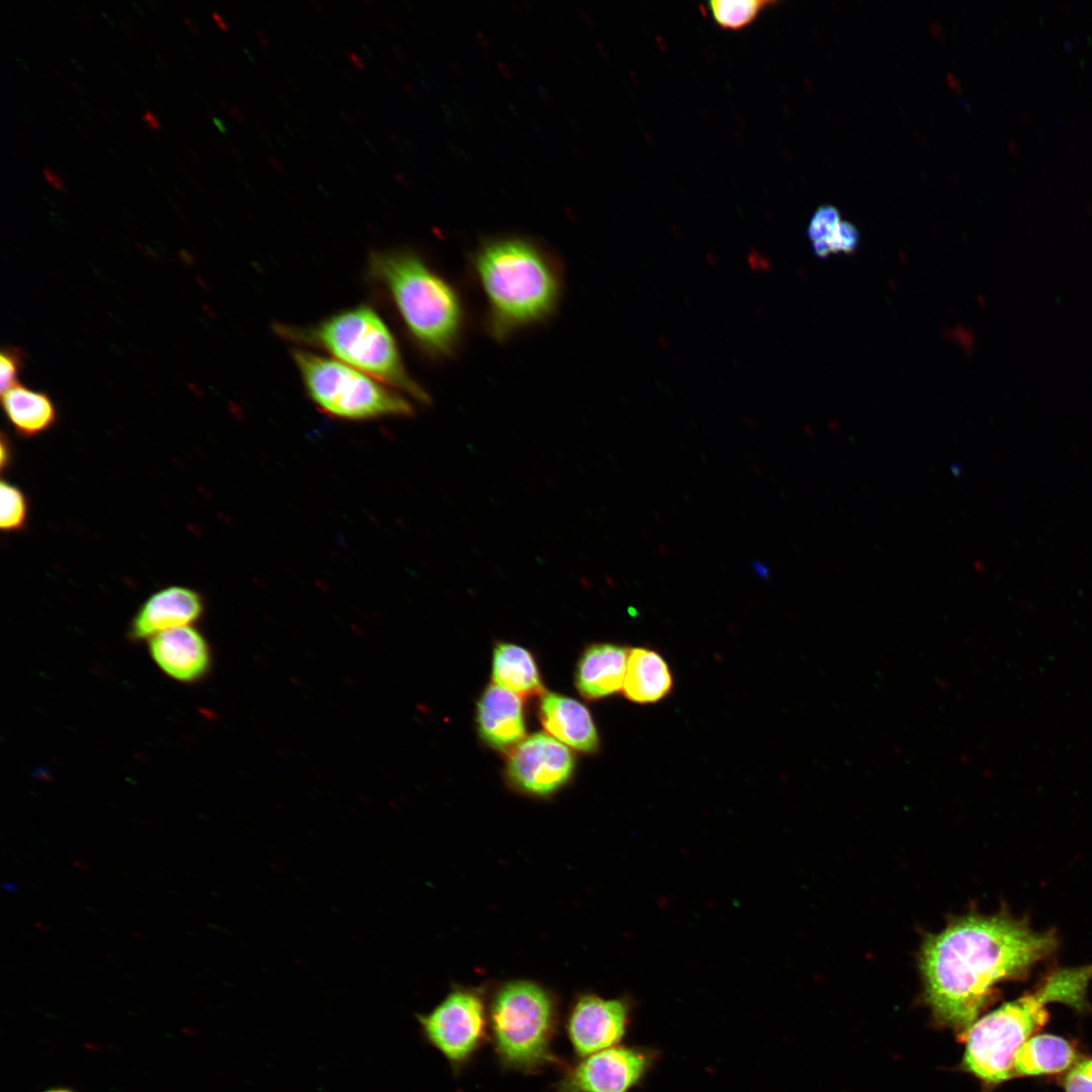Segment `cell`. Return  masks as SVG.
I'll return each instance as SVG.
<instances>
[{"label": "cell", "mask_w": 1092, "mask_h": 1092, "mask_svg": "<svg viewBox=\"0 0 1092 1092\" xmlns=\"http://www.w3.org/2000/svg\"><path fill=\"white\" fill-rule=\"evenodd\" d=\"M1057 945L1054 931L1008 915H972L950 924L926 940L921 956L933 1014L964 1038L993 986L1026 975Z\"/></svg>", "instance_id": "obj_1"}, {"label": "cell", "mask_w": 1092, "mask_h": 1092, "mask_svg": "<svg viewBox=\"0 0 1092 1092\" xmlns=\"http://www.w3.org/2000/svg\"><path fill=\"white\" fill-rule=\"evenodd\" d=\"M468 269L483 301V326L497 342L550 320L559 306L564 272L558 257L525 235H498L469 253Z\"/></svg>", "instance_id": "obj_2"}, {"label": "cell", "mask_w": 1092, "mask_h": 1092, "mask_svg": "<svg viewBox=\"0 0 1092 1092\" xmlns=\"http://www.w3.org/2000/svg\"><path fill=\"white\" fill-rule=\"evenodd\" d=\"M369 270L386 289L415 345L435 360L452 357L467 317L456 286L411 250L373 252Z\"/></svg>", "instance_id": "obj_3"}, {"label": "cell", "mask_w": 1092, "mask_h": 1092, "mask_svg": "<svg viewBox=\"0 0 1092 1092\" xmlns=\"http://www.w3.org/2000/svg\"><path fill=\"white\" fill-rule=\"evenodd\" d=\"M1091 979L1092 965L1055 971L1033 992L975 1021L963 1038L965 1070L988 1084H999L1013 1077L1016 1053L1049 1020L1045 1005L1063 1002L1085 1008Z\"/></svg>", "instance_id": "obj_4"}, {"label": "cell", "mask_w": 1092, "mask_h": 1092, "mask_svg": "<svg viewBox=\"0 0 1092 1092\" xmlns=\"http://www.w3.org/2000/svg\"><path fill=\"white\" fill-rule=\"evenodd\" d=\"M489 1040L500 1067L537 1074L563 1061L553 1050L559 1013L555 997L527 980L503 984L488 1008Z\"/></svg>", "instance_id": "obj_5"}, {"label": "cell", "mask_w": 1092, "mask_h": 1092, "mask_svg": "<svg viewBox=\"0 0 1092 1092\" xmlns=\"http://www.w3.org/2000/svg\"><path fill=\"white\" fill-rule=\"evenodd\" d=\"M279 332L321 347L339 361L402 394L429 402L426 390L406 370L389 329L369 306L346 309L305 330L281 327Z\"/></svg>", "instance_id": "obj_6"}, {"label": "cell", "mask_w": 1092, "mask_h": 1092, "mask_svg": "<svg viewBox=\"0 0 1092 1092\" xmlns=\"http://www.w3.org/2000/svg\"><path fill=\"white\" fill-rule=\"evenodd\" d=\"M292 356L308 395L325 413L348 420L414 413L401 392L339 360L303 350Z\"/></svg>", "instance_id": "obj_7"}, {"label": "cell", "mask_w": 1092, "mask_h": 1092, "mask_svg": "<svg viewBox=\"0 0 1092 1092\" xmlns=\"http://www.w3.org/2000/svg\"><path fill=\"white\" fill-rule=\"evenodd\" d=\"M417 1020L427 1042L437 1050L455 1073L461 1072L489 1041V1020L477 989L453 988L429 1013Z\"/></svg>", "instance_id": "obj_8"}, {"label": "cell", "mask_w": 1092, "mask_h": 1092, "mask_svg": "<svg viewBox=\"0 0 1092 1092\" xmlns=\"http://www.w3.org/2000/svg\"><path fill=\"white\" fill-rule=\"evenodd\" d=\"M658 1052L618 1044L596 1052L564 1068L554 1092H631L649 1074Z\"/></svg>", "instance_id": "obj_9"}, {"label": "cell", "mask_w": 1092, "mask_h": 1092, "mask_svg": "<svg viewBox=\"0 0 1092 1092\" xmlns=\"http://www.w3.org/2000/svg\"><path fill=\"white\" fill-rule=\"evenodd\" d=\"M633 1002L629 997L577 996L569 1008L565 1031L578 1058L621 1043L631 1024Z\"/></svg>", "instance_id": "obj_10"}, {"label": "cell", "mask_w": 1092, "mask_h": 1092, "mask_svg": "<svg viewBox=\"0 0 1092 1092\" xmlns=\"http://www.w3.org/2000/svg\"><path fill=\"white\" fill-rule=\"evenodd\" d=\"M565 745L544 733L522 741L509 757L507 772L514 785L533 795H549L564 785L573 770Z\"/></svg>", "instance_id": "obj_11"}, {"label": "cell", "mask_w": 1092, "mask_h": 1092, "mask_svg": "<svg viewBox=\"0 0 1092 1092\" xmlns=\"http://www.w3.org/2000/svg\"><path fill=\"white\" fill-rule=\"evenodd\" d=\"M149 651L160 669L177 681L195 682L210 669L209 644L192 626L177 627L155 635L149 640Z\"/></svg>", "instance_id": "obj_12"}, {"label": "cell", "mask_w": 1092, "mask_h": 1092, "mask_svg": "<svg viewBox=\"0 0 1092 1092\" xmlns=\"http://www.w3.org/2000/svg\"><path fill=\"white\" fill-rule=\"evenodd\" d=\"M203 613L201 596L184 586H169L152 595L138 610L129 625L130 641L150 640L169 629L190 626Z\"/></svg>", "instance_id": "obj_13"}, {"label": "cell", "mask_w": 1092, "mask_h": 1092, "mask_svg": "<svg viewBox=\"0 0 1092 1092\" xmlns=\"http://www.w3.org/2000/svg\"><path fill=\"white\" fill-rule=\"evenodd\" d=\"M477 724L481 737L492 747L521 742L525 720L520 696L496 685L488 687L477 704Z\"/></svg>", "instance_id": "obj_14"}, {"label": "cell", "mask_w": 1092, "mask_h": 1092, "mask_svg": "<svg viewBox=\"0 0 1092 1092\" xmlns=\"http://www.w3.org/2000/svg\"><path fill=\"white\" fill-rule=\"evenodd\" d=\"M539 714L545 730L561 743L583 752L598 749L597 728L579 702L550 693L542 697Z\"/></svg>", "instance_id": "obj_15"}, {"label": "cell", "mask_w": 1092, "mask_h": 1092, "mask_svg": "<svg viewBox=\"0 0 1092 1092\" xmlns=\"http://www.w3.org/2000/svg\"><path fill=\"white\" fill-rule=\"evenodd\" d=\"M629 650L625 647L598 643L585 649L580 657L575 685L586 699L610 696L623 688Z\"/></svg>", "instance_id": "obj_16"}, {"label": "cell", "mask_w": 1092, "mask_h": 1092, "mask_svg": "<svg viewBox=\"0 0 1092 1092\" xmlns=\"http://www.w3.org/2000/svg\"><path fill=\"white\" fill-rule=\"evenodd\" d=\"M672 688V676L666 661L656 651L636 647L629 650L623 684L625 697L637 704L662 700Z\"/></svg>", "instance_id": "obj_17"}, {"label": "cell", "mask_w": 1092, "mask_h": 1092, "mask_svg": "<svg viewBox=\"0 0 1092 1092\" xmlns=\"http://www.w3.org/2000/svg\"><path fill=\"white\" fill-rule=\"evenodd\" d=\"M1 394L3 412L19 435L33 437L56 424L58 411L47 393L16 383Z\"/></svg>", "instance_id": "obj_18"}, {"label": "cell", "mask_w": 1092, "mask_h": 1092, "mask_svg": "<svg viewBox=\"0 0 1092 1092\" xmlns=\"http://www.w3.org/2000/svg\"><path fill=\"white\" fill-rule=\"evenodd\" d=\"M1076 1048L1066 1038L1038 1034L1027 1039L1014 1058V1076H1039L1062 1073L1078 1063Z\"/></svg>", "instance_id": "obj_19"}, {"label": "cell", "mask_w": 1092, "mask_h": 1092, "mask_svg": "<svg viewBox=\"0 0 1092 1092\" xmlns=\"http://www.w3.org/2000/svg\"><path fill=\"white\" fill-rule=\"evenodd\" d=\"M492 677L496 686L519 696L539 694L542 685L532 654L525 648L500 643L493 651Z\"/></svg>", "instance_id": "obj_20"}, {"label": "cell", "mask_w": 1092, "mask_h": 1092, "mask_svg": "<svg viewBox=\"0 0 1092 1092\" xmlns=\"http://www.w3.org/2000/svg\"><path fill=\"white\" fill-rule=\"evenodd\" d=\"M776 1L770 0H713L708 2L714 21L725 29H741Z\"/></svg>", "instance_id": "obj_21"}, {"label": "cell", "mask_w": 1092, "mask_h": 1092, "mask_svg": "<svg viewBox=\"0 0 1092 1092\" xmlns=\"http://www.w3.org/2000/svg\"><path fill=\"white\" fill-rule=\"evenodd\" d=\"M841 221L838 210L832 206H822L815 211L809 222L808 237L816 257L826 258L830 255L827 245Z\"/></svg>", "instance_id": "obj_22"}, {"label": "cell", "mask_w": 1092, "mask_h": 1092, "mask_svg": "<svg viewBox=\"0 0 1092 1092\" xmlns=\"http://www.w3.org/2000/svg\"><path fill=\"white\" fill-rule=\"evenodd\" d=\"M0 488V527L7 532L17 531L25 525L27 519L25 495L18 487L4 480L1 481Z\"/></svg>", "instance_id": "obj_23"}, {"label": "cell", "mask_w": 1092, "mask_h": 1092, "mask_svg": "<svg viewBox=\"0 0 1092 1092\" xmlns=\"http://www.w3.org/2000/svg\"><path fill=\"white\" fill-rule=\"evenodd\" d=\"M24 352L13 346L4 347L0 354V388L1 393L15 385L20 372L23 370Z\"/></svg>", "instance_id": "obj_24"}, {"label": "cell", "mask_w": 1092, "mask_h": 1092, "mask_svg": "<svg viewBox=\"0 0 1092 1092\" xmlns=\"http://www.w3.org/2000/svg\"><path fill=\"white\" fill-rule=\"evenodd\" d=\"M1062 1084L1066 1092H1092V1059L1074 1065Z\"/></svg>", "instance_id": "obj_25"}, {"label": "cell", "mask_w": 1092, "mask_h": 1092, "mask_svg": "<svg viewBox=\"0 0 1092 1092\" xmlns=\"http://www.w3.org/2000/svg\"><path fill=\"white\" fill-rule=\"evenodd\" d=\"M858 245V232L855 226L846 221H841L833 238L828 243V249L831 253H845L849 254L854 252Z\"/></svg>", "instance_id": "obj_26"}, {"label": "cell", "mask_w": 1092, "mask_h": 1092, "mask_svg": "<svg viewBox=\"0 0 1092 1092\" xmlns=\"http://www.w3.org/2000/svg\"><path fill=\"white\" fill-rule=\"evenodd\" d=\"M42 174H43L46 180L51 184V186L54 189H56L58 191H64L65 190L64 183H63L61 177L54 170H52L51 168L44 167L42 169Z\"/></svg>", "instance_id": "obj_27"}, {"label": "cell", "mask_w": 1092, "mask_h": 1092, "mask_svg": "<svg viewBox=\"0 0 1092 1092\" xmlns=\"http://www.w3.org/2000/svg\"><path fill=\"white\" fill-rule=\"evenodd\" d=\"M343 55L357 69H360V70L365 69V67H366L365 61L357 53H355V52H353L351 50H344Z\"/></svg>", "instance_id": "obj_28"}, {"label": "cell", "mask_w": 1092, "mask_h": 1092, "mask_svg": "<svg viewBox=\"0 0 1092 1092\" xmlns=\"http://www.w3.org/2000/svg\"><path fill=\"white\" fill-rule=\"evenodd\" d=\"M9 457H10V450H9L8 440L3 435L2 438H1V458H0L2 470H4L6 465H8Z\"/></svg>", "instance_id": "obj_29"}, {"label": "cell", "mask_w": 1092, "mask_h": 1092, "mask_svg": "<svg viewBox=\"0 0 1092 1092\" xmlns=\"http://www.w3.org/2000/svg\"><path fill=\"white\" fill-rule=\"evenodd\" d=\"M255 33L260 49L267 55L271 46L268 35L262 29H256Z\"/></svg>", "instance_id": "obj_30"}, {"label": "cell", "mask_w": 1092, "mask_h": 1092, "mask_svg": "<svg viewBox=\"0 0 1092 1092\" xmlns=\"http://www.w3.org/2000/svg\"><path fill=\"white\" fill-rule=\"evenodd\" d=\"M143 119L147 123V125L149 126L150 129L159 130L161 128L160 121L158 120V118L150 110L145 111V113L143 115Z\"/></svg>", "instance_id": "obj_31"}, {"label": "cell", "mask_w": 1092, "mask_h": 1092, "mask_svg": "<svg viewBox=\"0 0 1092 1092\" xmlns=\"http://www.w3.org/2000/svg\"><path fill=\"white\" fill-rule=\"evenodd\" d=\"M267 160H268L270 166L273 168V170H275L278 174L283 175L285 173L284 166L282 165V163L277 158L268 155Z\"/></svg>", "instance_id": "obj_32"}, {"label": "cell", "mask_w": 1092, "mask_h": 1092, "mask_svg": "<svg viewBox=\"0 0 1092 1092\" xmlns=\"http://www.w3.org/2000/svg\"><path fill=\"white\" fill-rule=\"evenodd\" d=\"M232 117L236 118L239 122H246L247 115L245 111L238 105L232 106Z\"/></svg>", "instance_id": "obj_33"}, {"label": "cell", "mask_w": 1092, "mask_h": 1092, "mask_svg": "<svg viewBox=\"0 0 1092 1092\" xmlns=\"http://www.w3.org/2000/svg\"><path fill=\"white\" fill-rule=\"evenodd\" d=\"M753 569L760 577H762V578H767L768 577L769 569L765 565H763L761 562L754 561L753 562Z\"/></svg>", "instance_id": "obj_34"}, {"label": "cell", "mask_w": 1092, "mask_h": 1092, "mask_svg": "<svg viewBox=\"0 0 1092 1092\" xmlns=\"http://www.w3.org/2000/svg\"><path fill=\"white\" fill-rule=\"evenodd\" d=\"M211 16H212V19L215 21V23L217 24V26L221 30H224V31L229 30L228 22L225 21V19L219 13H217L215 11H212Z\"/></svg>", "instance_id": "obj_35"}, {"label": "cell", "mask_w": 1092, "mask_h": 1092, "mask_svg": "<svg viewBox=\"0 0 1092 1092\" xmlns=\"http://www.w3.org/2000/svg\"><path fill=\"white\" fill-rule=\"evenodd\" d=\"M339 115H340L341 119H342V120H343V121H344V122H345V123H346L347 125H349V126H354V124H355L354 118H353V116H352V115H351V114H350L349 112H347V111H345V110H340V112H339Z\"/></svg>", "instance_id": "obj_36"}, {"label": "cell", "mask_w": 1092, "mask_h": 1092, "mask_svg": "<svg viewBox=\"0 0 1092 1092\" xmlns=\"http://www.w3.org/2000/svg\"><path fill=\"white\" fill-rule=\"evenodd\" d=\"M354 116L360 123H362L364 125L369 124V118L363 111H361L359 109H355L354 110Z\"/></svg>", "instance_id": "obj_37"}, {"label": "cell", "mask_w": 1092, "mask_h": 1092, "mask_svg": "<svg viewBox=\"0 0 1092 1092\" xmlns=\"http://www.w3.org/2000/svg\"><path fill=\"white\" fill-rule=\"evenodd\" d=\"M209 117L211 118L212 122L219 129L220 132L226 133V131H228L226 126L224 125V123L219 118L215 117L212 112H209Z\"/></svg>", "instance_id": "obj_38"}, {"label": "cell", "mask_w": 1092, "mask_h": 1092, "mask_svg": "<svg viewBox=\"0 0 1092 1092\" xmlns=\"http://www.w3.org/2000/svg\"><path fill=\"white\" fill-rule=\"evenodd\" d=\"M286 81H287V84L291 87V89H293L297 93L300 92L301 86L299 84V81H297L295 78L290 77V76L286 77Z\"/></svg>", "instance_id": "obj_39"}, {"label": "cell", "mask_w": 1092, "mask_h": 1092, "mask_svg": "<svg viewBox=\"0 0 1092 1092\" xmlns=\"http://www.w3.org/2000/svg\"><path fill=\"white\" fill-rule=\"evenodd\" d=\"M381 20L384 23V25L387 26L389 29L398 30L397 23L395 21H393L391 18H389L388 16H381Z\"/></svg>", "instance_id": "obj_40"}, {"label": "cell", "mask_w": 1092, "mask_h": 1092, "mask_svg": "<svg viewBox=\"0 0 1092 1092\" xmlns=\"http://www.w3.org/2000/svg\"><path fill=\"white\" fill-rule=\"evenodd\" d=\"M184 22L186 23V25H187L188 29H189V30H190V31H191V32H192L193 34H198V33H199V29H198V27L196 26V24H195V23H194V22H193V21H192V20H191V19H190L189 17L185 16V17H184Z\"/></svg>", "instance_id": "obj_41"}, {"label": "cell", "mask_w": 1092, "mask_h": 1092, "mask_svg": "<svg viewBox=\"0 0 1092 1092\" xmlns=\"http://www.w3.org/2000/svg\"><path fill=\"white\" fill-rule=\"evenodd\" d=\"M383 70H384L385 74L387 75V77L389 79H391V80L397 79V73L395 72V70L391 66L385 64L383 66Z\"/></svg>", "instance_id": "obj_42"}, {"label": "cell", "mask_w": 1092, "mask_h": 1092, "mask_svg": "<svg viewBox=\"0 0 1092 1092\" xmlns=\"http://www.w3.org/2000/svg\"><path fill=\"white\" fill-rule=\"evenodd\" d=\"M256 125L260 129V131L262 132L263 136L269 139L270 131H269L267 125L264 122H262L261 120H256Z\"/></svg>", "instance_id": "obj_43"}, {"label": "cell", "mask_w": 1092, "mask_h": 1092, "mask_svg": "<svg viewBox=\"0 0 1092 1092\" xmlns=\"http://www.w3.org/2000/svg\"><path fill=\"white\" fill-rule=\"evenodd\" d=\"M230 148H231V151H232L233 155L235 156V158L238 161L243 162L244 157H243V154L239 151V149L233 144L230 145Z\"/></svg>", "instance_id": "obj_44"}, {"label": "cell", "mask_w": 1092, "mask_h": 1092, "mask_svg": "<svg viewBox=\"0 0 1092 1092\" xmlns=\"http://www.w3.org/2000/svg\"><path fill=\"white\" fill-rule=\"evenodd\" d=\"M218 104H219V107L221 108V110H222V111H223V112H224V113H225V114H226L228 116H231V115H232V106H233V105H230V104H229L228 102H224V101H219V103H218Z\"/></svg>", "instance_id": "obj_45"}, {"label": "cell", "mask_w": 1092, "mask_h": 1092, "mask_svg": "<svg viewBox=\"0 0 1092 1092\" xmlns=\"http://www.w3.org/2000/svg\"><path fill=\"white\" fill-rule=\"evenodd\" d=\"M342 74L349 82H354L355 81V76L350 70L343 69Z\"/></svg>", "instance_id": "obj_46"}, {"label": "cell", "mask_w": 1092, "mask_h": 1092, "mask_svg": "<svg viewBox=\"0 0 1092 1092\" xmlns=\"http://www.w3.org/2000/svg\"><path fill=\"white\" fill-rule=\"evenodd\" d=\"M310 4L312 5V7L314 8V10L316 12L322 13L324 11V6H323V4L321 2L315 1V0H311Z\"/></svg>", "instance_id": "obj_47"}, {"label": "cell", "mask_w": 1092, "mask_h": 1092, "mask_svg": "<svg viewBox=\"0 0 1092 1092\" xmlns=\"http://www.w3.org/2000/svg\"><path fill=\"white\" fill-rule=\"evenodd\" d=\"M330 140L334 145L343 146L342 140L335 133L330 134Z\"/></svg>", "instance_id": "obj_48"}, {"label": "cell", "mask_w": 1092, "mask_h": 1092, "mask_svg": "<svg viewBox=\"0 0 1092 1092\" xmlns=\"http://www.w3.org/2000/svg\"><path fill=\"white\" fill-rule=\"evenodd\" d=\"M389 139H390L391 143H392V144H393V145H394L395 147H397V148H401V143H400V139H399V136H397V135H395V134H390V135H389Z\"/></svg>", "instance_id": "obj_49"}, {"label": "cell", "mask_w": 1092, "mask_h": 1092, "mask_svg": "<svg viewBox=\"0 0 1092 1092\" xmlns=\"http://www.w3.org/2000/svg\"><path fill=\"white\" fill-rule=\"evenodd\" d=\"M216 62H217L218 66H219V68L221 69V71L228 74L229 73V68L225 65V63L222 60H220L219 58L216 59Z\"/></svg>", "instance_id": "obj_50"}, {"label": "cell", "mask_w": 1092, "mask_h": 1092, "mask_svg": "<svg viewBox=\"0 0 1092 1092\" xmlns=\"http://www.w3.org/2000/svg\"><path fill=\"white\" fill-rule=\"evenodd\" d=\"M3 888H4V889H5L6 891H8V892H11V893H15V892L17 891V888H16V886L12 885L11 883H6V884H4V885H3Z\"/></svg>", "instance_id": "obj_51"}, {"label": "cell", "mask_w": 1092, "mask_h": 1092, "mask_svg": "<svg viewBox=\"0 0 1092 1092\" xmlns=\"http://www.w3.org/2000/svg\"><path fill=\"white\" fill-rule=\"evenodd\" d=\"M70 83L79 94H81L82 96H85L84 91L82 90V88L75 81L70 80Z\"/></svg>", "instance_id": "obj_52"}, {"label": "cell", "mask_w": 1092, "mask_h": 1092, "mask_svg": "<svg viewBox=\"0 0 1092 1092\" xmlns=\"http://www.w3.org/2000/svg\"><path fill=\"white\" fill-rule=\"evenodd\" d=\"M362 47H363V51H364V52L366 53V55H367L368 57L372 58V57H373V51H372V49H371V48H370V47H369V46H368L367 43H363V46H362Z\"/></svg>", "instance_id": "obj_53"}, {"label": "cell", "mask_w": 1092, "mask_h": 1092, "mask_svg": "<svg viewBox=\"0 0 1092 1092\" xmlns=\"http://www.w3.org/2000/svg\"><path fill=\"white\" fill-rule=\"evenodd\" d=\"M393 51H394V54L396 55V57H397V58H398V59H399L400 61H404V57H403V54H402V52L400 51V49H399L398 47H393Z\"/></svg>", "instance_id": "obj_54"}, {"label": "cell", "mask_w": 1092, "mask_h": 1092, "mask_svg": "<svg viewBox=\"0 0 1092 1092\" xmlns=\"http://www.w3.org/2000/svg\"><path fill=\"white\" fill-rule=\"evenodd\" d=\"M370 33H371V36L375 39V41H377V42L381 41L380 34L376 30L371 29Z\"/></svg>", "instance_id": "obj_55"}, {"label": "cell", "mask_w": 1092, "mask_h": 1092, "mask_svg": "<svg viewBox=\"0 0 1092 1092\" xmlns=\"http://www.w3.org/2000/svg\"><path fill=\"white\" fill-rule=\"evenodd\" d=\"M183 49H184L185 53L189 56V58H191L192 60H195V56L193 55V53L189 50V48L187 46L183 44Z\"/></svg>", "instance_id": "obj_56"}, {"label": "cell", "mask_w": 1092, "mask_h": 1092, "mask_svg": "<svg viewBox=\"0 0 1092 1092\" xmlns=\"http://www.w3.org/2000/svg\"><path fill=\"white\" fill-rule=\"evenodd\" d=\"M155 56H156L157 60L160 62L161 66L165 67L166 69H169V66L166 64V62L163 60V58L161 56H159L158 54H156Z\"/></svg>", "instance_id": "obj_57"}, {"label": "cell", "mask_w": 1092, "mask_h": 1092, "mask_svg": "<svg viewBox=\"0 0 1092 1092\" xmlns=\"http://www.w3.org/2000/svg\"><path fill=\"white\" fill-rule=\"evenodd\" d=\"M189 181L192 183L193 186H195L198 190H200L201 185L196 181V179L190 177Z\"/></svg>", "instance_id": "obj_58"}, {"label": "cell", "mask_w": 1092, "mask_h": 1092, "mask_svg": "<svg viewBox=\"0 0 1092 1092\" xmlns=\"http://www.w3.org/2000/svg\"><path fill=\"white\" fill-rule=\"evenodd\" d=\"M194 93H195V95L197 96V98H198V99H199V100H200L201 102H203V103H206V101H205V99L203 98V96H202V95H201V94H200V93H199V92H198V91H197L196 89H194Z\"/></svg>", "instance_id": "obj_59"}, {"label": "cell", "mask_w": 1092, "mask_h": 1092, "mask_svg": "<svg viewBox=\"0 0 1092 1092\" xmlns=\"http://www.w3.org/2000/svg\"><path fill=\"white\" fill-rule=\"evenodd\" d=\"M278 99H279V100L281 101V103H282V104H284L285 106H288V105H289V102H288V101L286 100V98H285L284 96L278 95Z\"/></svg>", "instance_id": "obj_60"}, {"label": "cell", "mask_w": 1092, "mask_h": 1092, "mask_svg": "<svg viewBox=\"0 0 1092 1092\" xmlns=\"http://www.w3.org/2000/svg\"><path fill=\"white\" fill-rule=\"evenodd\" d=\"M47 1092H71V1091L64 1090V1089H58V1090H51V1091H47Z\"/></svg>", "instance_id": "obj_61"}, {"label": "cell", "mask_w": 1092, "mask_h": 1092, "mask_svg": "<svg viewBox=\"0 0 1092 1092\" xmlns=\"http://www.w3.org/2000/svg\"><path fill=\"white\" fill-rule=\"evenodd\" d=\"M362 3H363V4H371V3H372V1H368V0H363V1H362Z\"/></svg>", "instance_id": "obj_62"}]
</instances>
